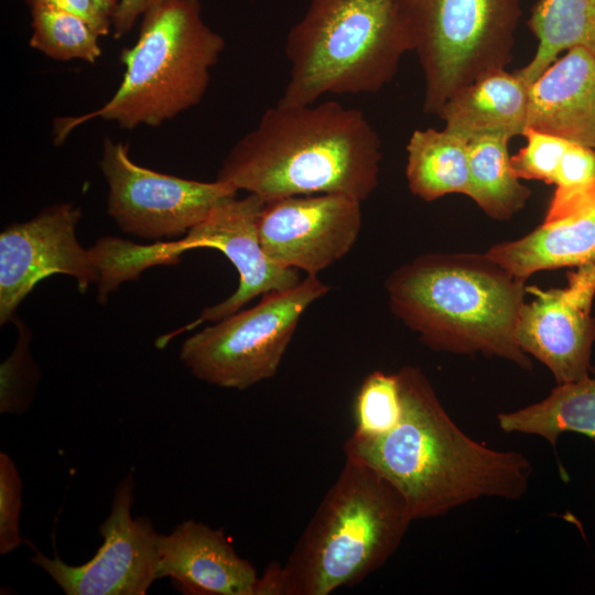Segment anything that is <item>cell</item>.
<instances>
[{
    "label": "cell",
    "mask_w": 595,
    "mask_h": 595,
    "mask_svg": "<svg viewBox=\"0 0 595 595\" xmlns=\"http://www.w3.org/2000/svg\"><path fill=\"white\" fill-rule=\"evenodd\" d=\"M527 25L538 46L517 73L528 84L570 48L581 47L595 55V0H538Z\"/></svg>",
    "instance_id": "44dd1931"
},
{
    "label": "cell",
    "mask_w": 595,
    "mask_h": 595,
    "mask_svg": "<svg viewBox=\"0 0 595 595\" xmlns=\"http://www.w3.org/2000/svg\"><path fill=\"white\" fill-rule=\"evenodd\" d=\"M385 286L392 313L433 350L532 368L516 340L524 282L486 253H425L392 271Z\"/></svg>",
    "instance_id": "3957f363"
},
{
    "label": "cell",
    "mask_w": 595,
    "mask_h": 595,
    "mask_svg": "<svg viewBox=\"0 0 595 595\" xmlns=\"http://www.w3.org/2000/svg\"><path fill=\"white\" fill-rule=\"evenodd\" d=\"M424 76L423 111L512 58L521 0H397Z\"/></svg>",
    "instance_id": "52a82bcc"
},
{
    "label": "cell",
    "mask_w": 595,
    "mask_h": 595,
    "mask_svg": "<svg viewBox=\"0 0 595 595\" xmlns=\"http://www.w3.org/2000/svg\"><path fill=\"white\" fill-rule=\"evenodd\" d=\"M553 184L555 192L543 223L565 219L595 207V150L571 142Z\"/></svg>",
    "instance_id": "cb8c5ba5"
},
{
    "label": "cell",
    "mask_w": 595,
    "mask_h": 595,
    "mask_svg": "<svg viewBox=\"0 0 595 595\" xmlns=\"http://www.w3.org/2000/svg\"><path fill=\"white\" fill-rule=\"evenodd\" d=\"M412 519L399 491L367 464H345L283 565L259 595H328L359 584L398 550Z\"/></svg>",
    "instance_id": "277c9868"
},
{
    "label": "cell",
    "mask_w": 595,
    "mask_h": 595,
    "mask_svg": "<svg viewBox=\"0 0 595 595\" xmlns=\"http://www.w3.org/2000/svg\"><path fill=\"white\" fill-rule=\"evenodd\" d=\"M30 46L56 61L96 63L101 55L98 32L83 18L55 8H30Z\"/></svg>",
    "instance_id": "603a6c76"
},
{
    "label": "cell",
    "mask_w": 595,
    "mask_h": 595,
    "mask_svg": "<svg viewBox=\"0 0 595 595\" xmlns=\"http://www.w3.org/2000/svg\"><path fill=\"white\" fill-rule=\"evenodd\" d=\"M510 139L489 137L468 142V190L466 196L489 217L510 219L522 209L530 190L512 171Z\"/></svg>",
    "instance_id": "7402d4cb"
},
{
    "label": "cell",
    "mask_w": 595,
    "mask_h": 595,
    "mask_svg": "<svg viewBox=\"0 0 595 595\" xmlns=\"http://www.w3.org/2000/svg\"><path fill=\"white\" fill-rule=\"evenodd\" d=\"M594 150H595V147H594Z\"/></svg>",
    "instance_id": "1f68e13d"
},
{
    "label": "cell",
    "mask_w": 595,
    "mask_h": 595,
    "mask_svg": "<svg viewBox=\"0 0 595 595\" xmlns=\"http://www.w3.org/2000/svg\"><path fill=\"white\" fill-rule=\"evenodd\" d=\"M22 507V480L12 458L0 453V554L6 555L18 549L23 539L20 536V513Z\"/></svg>",
    "instance_id": "83f0119b"
},
{
    "label": "cell",
    "mask_w": 595,
    "mask_h": 595,
    "mask_svg": "<svg viewBox=\"0 0 595 595\" xmlns=\"http://www.w3.org/2000/svg\"><path fill=\"white\" fill-rule=\"evenodd\" d=\"M82 209L73 203L45 207L33 218L0 232V324L12 321L34 286L56 273L77 281L80 292L99 282L101 255L85 249L76 236Z\"/></svg>",
    "instance_id": "30bf717a"
},
{
    "label": "cell",
    "mask_w": 595,
    "mask_h": 595,
    "mask_svg": "<svg viewBox=\"0 0 595 595\" xmlns=\"http://www.w3.org/2000/svg\"><path fill=\"white\" fill-rule=\"evenodd\" d=\"M133 475L117 486L109 516L99 526L104 539L97 553L82 565L47 558L32 545L31 562L44 570L67 595H144L158 580L159 538L152 521L133 518Z\"/></svg>",
    "instance_id": "8fae6325"
},
{
    "label": "cell",
    "mask_w": 595,
    "mask_h": 595,
    "mask_svg": "<svg viewBox=\"0 0 595 595\" xmlns=\"http://www.w3.org/2000/svg\"><path fill=\"white\" fill-rule=\"evenodd\" d=\"M403 411L397 372H370L363 380L354 402L355 430L358 435H379L393 429Z\"/></svg>",
    "instance_id": "d4e9b609"
},
{
    "label": "cell",
    "mask_w": 595,
    "mask_h": 595,
    "mask_svg": "<svg viewBox=\"0 0 595 595\" xmlns=\"http://www.w3.org/2000/svg\"><path fill=\"white\" fill-rule=\"evenodd\" d=\"M282 105L327 94H375L396 76L411 40L397 0H310L288 33Z\"/></svg>",
    "instance_id": "8992f818"
},
{
    "label": "cell",
    "mask_w": 595,
    "mask_h": 595,
    "mask_svg": "<svg viewBox=\"0 0 595 595\" xmlns=\"http://www.w3.org/2000/svg\"><path fill=\"white\" fill-rule=\"evenodd\" d=\"M95 2L97 3L101 12L112 21L113 14L118 6V0H95Z\"/></svg>",
    "instance_id": "4dcf8cb0"
},
{
    "label": "cell",
    "mask_w": 595,
    "mask_h": 595,
    "mask_svg": "<svg viewBox=\"0 0 595 595\" xmlns=\"http://www.w3.org/2000/svg\"><path fill=\"white\" fill-rule=\"evenodd\" d=\"M397 376L403 403L398 424L379 435L353 433L344 453L387 479L404 499L412 521L482 498L518 500L526 495L532 466L523 454L494 450L468 436L420 368L404 366Z\"/></svg>",
    "instance_id": "6da1fadb"
},
{
    "label": "cell",
    "mask_w": 595,
    "mask_h": 595,
    "mask_svg": "<svg viewBox=\"0 0 595 595\" xmlns=\"http://www.w3.org/2000/svg\"><path fill=\"white\" fill-rule=\"evenodd\" d=\"M486 256L521 282L542 270L594 263L595 207L542 223L522 238L491 246Z\"/></svg>",
    "instance_id": "ac0fdd59"
},
{
    "label": "cell",
    "mask_w": 595,
    "mask_h": 595,
    "mask_svg": "<svg viewBox=\"0 0 595 595\" xmlns=\"http://www.w3.org/2000/svg\"><path fill=\"white\" fill-rule=\"evenodd\" d=\"M381 159L380 138L361 110L277 102L234 144L216 178L266 203L314 194L363 202L378 186Z\"/></svg>",
    "instance_id": "7a4b0ae2"
},
{
    "label": "cell",
    "mask_w": 595,
    "mask_h": 595,
    "mask_svg": "<svg viewBox=\"0 0 595 595\" xmlns=\"http://www.w3.org/2000/svg\"><path fill=\"white\" fill-rule=\"evenodd\" d=\"M163 0H119L112 18L113 36L119 39L131 31L137 19Z\"/></svg>",
    "instance_id": "f546056e"
},
{
    "label": "cell",
    "mask_w": 595,
    "mask_h": 595,
    "mask_svg": "<svg viewBox=\"0 0 595 595\" xmlns=\"http://www.w3.org/2000/svg\"><path fill=\"white\" fill-rule=\"evenodd\" d=\"M30 334L23 326L17 346L9 358L1 364L0 413L22 414L30 407L39 369L29 351Z\"/></svg>",
    "instance_id": "484cf974"
},
{
    "label": "cell",
    "mask_w": 595,
    "mask_h": 595,
    "mask_svg": "<svg viewBox=\"0 0 595 595\" xmlns=\"http://www.w3.org/2000/svg\"><path fill=\"white\" fill-rule=\"evenodd\" d=\"M405 150V175L412 194L425 202L447 194H467V140L445 129H416Z\"/></svg>",
    "instance_id": "ffe728a7"
},
{
    "label": "cell",
    "mask_w": 595,
    "mask_h": 595,
    "mask_svg": "<svg viewBox=\"0 0 595 595\" xmlns=\"http://www.w3.org/2000/svg\"><path fill=\"white\" fill-rule=\"evenodd\" d=\"M505 433L537 435L555 446L560 435L595 437V370L578 381L558 385L541 401L497 415Z\"/></svg>",
    "instance_id": "d6986e66"
},
{
    "label": "cell",
    "mask_w": 595,
    "mask_h": 595,
    "mask_svg": "<svg viewBox=\"0 0 595 595\" xmlns=\"http://www.w3.org/2000/svg\"><path fill=\"white\" fill-rule=\"evenodd\" d=\"M264 205L255 194L235 197L217 206L180 240L184 251L199 247L218 249L239 273L237 290L224 301L205 307L182 331L205 321L217 322L257 296L294 288L302 281L299 270L277 264L263 251L258 226Z\"/></svg>",
    "instance_id": "5bb4252c"
},
{
    "label": "cell",
    "mask_w": 595,
    "mask_h": 595,
    "mask_svg": "<svg viewBox=\"0 0 595 595\" xmlns=\"http://www.w3.org/2000/svg\"><path fill=\"white\" fill-rule=\"evenodd\" d=\"M529 85L517 72L496 69L456 91L439 117L444 129L468 142L523 136L528 128Z\"/></svg>",
    "instance_id": "e0dca14e"
},
{
    "label": "cell",
    "mask_w": 595,
    "mask_h": 595,
    "mask_svg": "<svg viewBox=\"0 0 595 595\" xmlns=\"http://www.w3.org/2000/svg\"><path fill=\"white\" fill-rule=\"evenodd\" d=\"M528 128L594 149V54L570 48L530 83Z\"/></svg>",
    "instance_id": "2e32d148"
},
{
    "label": "cell",
    "mask_w": 595,
    "mask_h": 595,
    "mask_svg": "<svg viewBox=\"0 0 595 595\" xmlns=\"http://www.w3.org/2000/svg\"><path fill=\"white\" fill-rule=\"evenodd\" d=\"M526 144L510 156L512 171L520 180H537L553 184L556 171L570 141L527 128Z\"/></svg>",
    "instance_id": "4316f807"
},
{
    "label": "cell",
    "mask_w": 595,
    "mask_h": 595,
    "mask_svg": "<svg viewBox=\"0 0 595 595\" xmlns=\"http://www.w3.org/2000/svg\"><path fill=\"white\" fill-rule=\"evenodd\" d=\"M360 203L343 194L268 202L258 226L263 251L279 266L317 275L355 245L361 228Z\"/></svg>",
    "instance_id": "4fadbf2b"
},
{
    "label": "cell",
    "mask_w": 595,
    "mask_h": 595,
    "mask_svg": "<svg viewBox=\"0 0 595 595\" xmlns=\"http://www.w3.org/2000/svg\"><path fill=\"white\" fill-rule=\"evenodd\" d=\"M108 185L107 212L119 228L148 240L177 238L217 206L237 197L227 182H201L137 164L129 144L106 138L99 161Z\"/></svg>",
    "instance_id": "9c48e42d"
},
{
    "label": "cell",
    "mask_w": 595,
    "mask_h": 595,
    "mask_svg": "<svg viewBox=\"0 0 595 595\" xmlns=\"http://www.w3.org/2000/svg\"><path fill=\"white\" fill-rule=\"evenodd\" d=\"M158 578L170 577L185 595H257L252 563L235 551L223 529L195 520L160 534Z\"/></svg>",
    "instance_id": "9a60e30c"
},
{
    "label": "cell",
    "mask_w": 595,
    "mask_h": 595,
    "mask_svg": "<svg viewBox=\"0 0 595 595\" xmlns=\"http://www.w3.org/2000/svg\"><path fill=\"white\" fill-rule=\"evenodd\" d=\"M142 15L137 42L120 53L118 89L96 110L55 120L56 142L97 118L123 129L159 127L202 101L226 43L205 23L199 1L163 0Z\"/></svg>",
    "instance_id": "5b68a950"
},
{
    "label": "cell",
    "mask_w": 595,
    "mask_h": 595,
    "mask_svg": "<svg viewBox=\"0 0 595 595\" xmlns=\"http://www.w3.org/2000/svg\"><path fill=\"white\" fill-rule=\"evenodd\" d=\"M30 8L50 7L74 13L86 20L100 36L110 32L111 19L105 15L95 0H26Z\"/></svg>",
    "instance_id": "f1b7e54d"
},
{
    "label": "cell",
    "mask_w": 595,
    "mask_h": 595,
    "mask_svg": "<svg viewBox=\"0 0 595 595\" xmlns=\"http://www.w3.org/2000/svg\"><path fill=\"white\" fill-rule=\"evenodd\" d=\"M534 296L523 303L516 327L518 346L548 367L556 385L582 380L593 372L595 342V262L569 273L565 288L526 286Z\"/></svg>",
    "instance_id": "7c38bea8"
},
{
    "label": "cell",
    "mask_w": 595,
    "mask_h": 595,
    "mask_svg": "<svg viewBox=\"0 0 595 595\" xmlns=\"http://www.w3.org/2000/svg\"><path fill=\"white\" fill-rule=\"evenodd\" d=\"M331 286L307 274L294 288L262 295L255 306L239 310L190 336L180 359L199 380L245 390L272 378L307 307Z\"/></svg>",
    "instance_id": "ba28073f"
}]
</instances>
